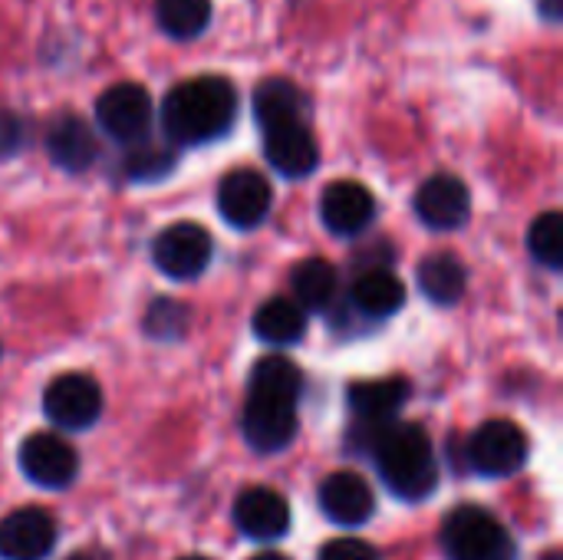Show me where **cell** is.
Wrapping results in <instances>:
<instances>
[{
    "label": "cell",
    "mask_w": 563,
    "mask_h": 560,
    "mask_svg": "<svg viewBox=\"0 0 563 560\" xmlns=\"http://www.w3.org/2000/svg\"><path fill=\"white\" fill-rule=\"evenodd\" d=\"M238 119V92L221 76H195L168 89L162 129L172 145H205L221 139Z\"/></svg>",
    "instance_id": "obj_1"
},
{
    "label": "cell",
    "mask_w": 563,
    "mask_h": 560,
    "mask_svg": "<svg viewBox=\"0 0 563 560\" xmlns=\"http://www.w3.org/2000/svg\"><path fill=\"white\" fill-rule=\"evenodd\" d=\"M373 432L369 452L379 469L383 485L402 502H422L439 485V462L432 439L422 426L412 422H386V426H363Z\"/></svg>",
    "instance_id": "obj_2"
},
{
    "label": "cell",
    "mask_w": 563,
    "mask_h": 560,
    "mask_svg": "<svg viewBox=\"0 0 563 560\" xmlns=\"http://www.w3.org/2000/svg\"><path fill=\"white\" fill-rule=\"evenodd\" d=\"M442 551L449 560H515L511 531L485 508L462 505L442 525Z\"/></svg>",
    "instance_id": "obj_3"
},
{
    "label": "cell",
    "mask_w": 563,
    "mask_h": 560,
    "mask_svg": "<svg viewBox=\"0 0 563 560\" xmlns=\"http://www.w3.org/2000/svg\"><path fill=\"white\" fill-rule=\"evenodd\" d=\"M531 455V442L521 426L508 419H492L475 429L468 439V462L485 479H508L525 469Z\"/></svg>",
    "instance_id": "obj_4"
},
{
    "label": "cell",
    "mask_w": 563,
    "mask_h": 560,
    "mask_svg": "<svg viewBox=\"0 0 563 560\" xmlns=\"http://www.w3.org/2000/svg\"><path fill=\"white\" fill-rule=\"evenodd\" d=\"M211 254H214V241L195 221L168 224L152 241V261L172 281H195V277H201L205 267L211 264Z\"/></svg>",
    "instance_id": "obj_5"
},
{
    "label": "cell",
    "mask_w": 563,
    "mask_h": 560,
    "mask_svg": "<svg viewBox=\"0 0 563 560\" xmlns=\"http://www.w3.org/2000/svg\"><path fill=\"white\" fill-rule=\"evenodd\" d=\"M241 432L254 452H280L297 436V399L271 396V393H247L241 413Z\"/></svg>",
    "instance_id": "obj_6"
},
{
    "label": "cell",
    "mask_w": 563,
    "mask_h": 560,
    "mask_svg": "<svg viewBox=\"0 0 563 560\" xmlns=\"http://www.w3.org/2000/svg\"><path fill=\"white\" fill-rule=\"evenodd\" d=\"M155 119V106L148 89L139 83H115L96 99V122L115 142H139L148 135Z\"/></svg>",
    "instance_id": "obj_7"
},
{
    "label": "cell",
    "mask_w": 563,
    "mask_h": 560,
    "mask_svg": "<svg viewBox=\"0 0 563 560\" xmlns=\"http://www.w3.org/2000/svg\"><path fill=\"white\" fill-rule=\"evenodd\" d=\"M43 413L53 426L66 432H82L96 426L102 413V389L86 373H63L43 393Z\"/></svg>",
    "instance_id": "obj_8"
},
{
    "label": "cell",
    "mask_w": 563,
    "mask_h": 560,
    "mask_svg": "<svg viewBox=\"0 0 563 560\" xmlns=\"http://www.w3.org/2000/svg\"><path fill=\"white\" fill-rule=\"evenodd\" d=\"M16 459H20V472L33 485L49 488V492H63L79 475L76 449L63 436H56V432H33V436H26Z\"/></svg>",
    "instance_id": "obj_9"
},
{
    "label": "cell",
    "mask_w": 563,
    "mask_h": 560,
    "mask_svg": "<svg viewBox=\"0 0 563 560\" xmlns=\"http://www.w3.org/2000/svg\"><path fill=\"white\" fill-rule=\"evenodd\" d=\"M271 205H274L271 182L254 168H234L218 182V211L238 231L257 228L271 215Z\"/></svg>",
    "instance_id": "obj_10"
},
{
    "label": "cell",
    "mask_w": 563,
    "mask_h": 560,
    "mask_svg": "<svg viewBox=\"0 0 563 560\" xmlns=\"http://www.w3.org/2000/svg\"><path fill=\"white\" fill-rule=\"evenodd\" d=\"M373 218H376V198L363 182L340 178L327 185V191L320 195V221L336 238L363 234L373 224Z\"/></svg>",
    "instance_id": "obj_11"
},
{
    "label": "cell",
    "mask_w": 563,
    "mask_h": 560,
    "mask_svg": "<svg viewBox=\"0 0 563 560\" xmlns=\"http://www.w3.org/2000/svg\"><path fill=\"white\" fill-rule=\"evenodd\" d=\"M416 215L432 231H455L472 215L468 185L455 175H432L416 191Z\"/></svg>",
    "instance_id": "obj_12"
},
{
    "label": "cell",
    "mask_w": 563,
    "mask_h": 560,
    "mask_svg": "<svg viewBox=\"0 0 563 560\" xmlns=\"http://www.w3.org/2000/svg\"><path fill=\"white\" fill-rule=\"evenodd\" d=\"M56 548V521L43 508H16L0 518V560H43Z\"/></svg>",
    "instance_id": "obj_13"
},
{
    "label": "cell",
    "mask_w": 563,
    "mask_h": 560,
    "mask_svg": "<svg viewBox=\"0 0 563 560\" xmlns=\"http://www.w3.org/2000/svg\"><path fill=\"white\" fill-rule=\"evenodd\" d=\"M234 525L251 541H280L290 531V505L274 488H247L234 502Z\"/></svg>",
    "instance_id": "obj_14"
},
{
    "label": "cell",
    "mask_w": 563,
    "mask_h": 560,
    "mask_svg": "<svg viewBox=\"0 0 563 560\" xmlns=\"http://www.w3.org/2000/svg\"><path fill=\"white\" fill-rule=\"evenodd\" d=\"M264 158L284 178H303L320 165V149L303 119L264 129Z\"/></svg>",
    "instance_id": "obj_15"
},
{
    "label": "cell",
    "mask_w": 563,
    "mask_h": 560,
    "mask_svg": "<svg viewBox=\"0 0 563 560\" xmlns=\"http://www.w3.org/2000/svg\"><path fill=\"white\" fill-rule=\"evenodd\" d=\"M320 508L333 525H366L376 512V495L369 482L356 472H333L320 485Z\"/></svg>",
    "instance_id": "obj_16"
},
{
    "label": "cell",
    "mask_w": 563,
    "mask_h": 560,
    "mask_svg": "<svg viewBox=\"0 0 563 560\" xmlns=\"http://www.w3.org/2000/svg\"><path fill=\"white\" fill-rule=\"evenodd\" d=\"M46 152L49 158L66 168V172H86L96 155H99V142L89 129L86 119L79 116H56L46 129Z\"/></svg>",
    "instance_id": "obj_17"
},
{
    "label": "cell",
    "mask_w": 563,
    "mask_h": 560,
    "mask_svg": "<svg viewBox=\"0 0 563 560\" xmlns=\"http://www.w3.org/2000/svg\"><path fill=\"white\" fill-rule=\"evenodd\" d=\"M409 399V383L399 376L389 380H366V383H353L346 389V403L353 409V416L360 419V426H386L396 419V413L406 406Z\"/></svg>",
    "instance_id": "obj_18"
},
{
    "label": "cell",
    "mask_w": 563,
    "mask_h": 560,
    "mask_svg": "<svg viewBox=\"0 0 563 560\" xmlns=\"http://www.w3.org/2000/svg\"><path fill=\"white\" fill-rule=\"evenodd\" d=\"M350 304L356 307V314L369 317V320H386L393 314L402 310L406 304V284L389 271V267H369L353 281L350 290Z\"/></svg>",
    "instance_id": "obj_19"
},
{
    "label": "cell",
    "mask_w": 563,
    "mask_h": 560,
    "mask_svg": "<svg viewBox=\"0 0 563 560\" xmlns=\"http://www.w3.org/2000/svg\"><path fill=\"white\" fill-rule=\"evenodd\" d=\"M254 337L267 347H294L307 337V310L294 297H271L254 314Z\"/></svg>",
    "instance_id": "obj_20"
},
{
    "label": "cell",
    "mask_w": 563,
    "mask_h": 560,
    "mask_svg": "<svg viewBox=\"0 0 563 560\" xmlns=\"http://www.w3.org/2000/svg\"><path fill=\"white\" fill-rule=\"evenodd\" d=\"M419 287L422 294L435 304V307H452L465 297L468 290V271L465 264L442 251V254H429L422 264H419Z\"/></svg>",
    "instance_id": "obj_21"
},
{
    "label": "cell",
    "mask_w": 563,
    "mask_h": 560,
    "mask_svg": "<svg viewBox=\"0 0 563 560\" xmlns=\"http://www.w3.org/2000/svg\"><path fill=\"white\" fill-rule=\"evenodd\" d=\"M340 277L336 267L323 257H307L290 271V297L303 310H327L336 300Z\"/></svg>",
    "instance_id": "obj_22"
},
{
    "label": "cell",
    "mask_w": 563,
    "mask_h": 560,
    "mask_svg": "<svg viewBox=\"0 0 563 560\" xmlns=\"http://www.w3.org/2000/svg\"><path fill=\"white\" fill-rule=\"evenodd\" d=\"M254 119L261 129H274L284 122H297L303 119V92L290 83V79H264L254 89Z\"/></svg>",
    "instance_id": "obj_23"
},
{
    "label": "cell",
    "mask_w": 563,
    "mask_h": 560,
    "mask_svg": "<svg viewBox=\"0 0 563 560\" xmlns=\"http://www.w3.org/2000/svg\"><path fill=\"white\" fill-rule=\"evenodd\" d=\"M155 20L175 40H195L211 23V0H158Z\"/></svg>",
    "instance_id": "obj_24"
},
{
    "label": "cell",
    "mask_w": 563,
    "mask_h": 560,
    "mask_svg": "<svg viewBox=\"0 0 563 560\" xmlns=\"http://www.w3.org/2000/svg\"><path fill=\"white\" fill-rule=\"evenodd\" d=\"M247 393H271V396L300 399V393H303V376H300V370H297L287 356H264V360H257L254 370H251Z\"/></svg>",
    "instance_id": "obj_25"
},
{
    "label": "cell",
    "mask_w": 563,
    "mask_h": 560,
    "mask_svg": "<svg viewBox=\"0 0 563 560\" xmlns=\"http://www.w3.org/2000/svg\"><path fill=\"white\" fill-rule=\"evenodd\" d=\"M528 251L531 257L548 267L561 271L563 267V218L561 211H544L531 221L528 228Z\"/></svg>",
    "instance_id": "obj_26"
},
{
    "label": "cell",
    "mask_w": 563,
    "mask_h": 560,
    "mask_svg": "<svg viewBox=\"0 0 563 560\" xmlns=\"http://www.w3.org/2000/svg\"><path fill=\"white\" fill-rule=\"evenodd\" d=\"M175 168V152L168 145H155L145 139L132 142V152L125 155V175L132 182H158Z\"/></svg>",
    "instance_id": "obj_27"
},
{
    "label": "cell",
    "mask_w": 563,
    "mask_h": 560,
    "mask_svg": "<svg viewBox=\"0 0 563 560\" xmlns=\"http://www.w3.org/2000/svg\"><path fill=\"white\" fill-rule=\"evenodd\" d=\"M188 320H191V314H188V307H181L178 300H155V304L145 310L142 327H145V333L155 337V340H178V337L188 330Z\"/></svg>",
    "instance_id": "obj_28"
},
{
    "label": "cell",
    "mask_w": 563,
    "mask_h": 560,
    "mask_svg": "<svg viewBox=\"0 0 563 560\" xmlns=\"http://www.w3.org/2000/svg\"><path fill=\"white\" fill-rule=\"evenodd\" d=\"M317 560H379L376 548L360 538H333L320 548Z\"/></svg>",
    "instance_id": "obj_29"
},
{
    "label": "cell",
    "mask_w": 563,
    "mask_h": 560,
    "mask_svg": "<svg viewBox=\"0 0 563 560\" xmlns=\"http://www.w3.org/2000/svg\"><path fill=\"white\" fill-rule=\"evenodd\" d=\"M20 139H23V125L16 116L10 112H0V155H10L20 149Z\"/></svg>",
    "instance_id": "obj_30"
},
{
    "label": "cell",
    "mask_w": 563,
    "mask_h": 560,
    "mask_svg": "<svg viewBox=\"0 0 563 560\" xmlns=\"http://www.w3.org/2000/svg\"><path fill=\"white\" fill-rule=\"evenodd\" d=\"M538 10H541V17H544V20L558 23V20L563 17V0H538Z\"/></svg>",
    "instance_id": "obj_31"
},
{
    "label": "cell",
    "mask_w": 563,
    "mask_h": 560,
    "mask_svg": "<svg viewBox=\"0 0 563 560\" xmlns=\"http://www.w3.org/2000/svg\"><path fill=\"white\" fill-rule=\"evenodd\" d=\"M66 560H106L99 551H76V554H69Z\"/></svg>",
    "instance_id": "obj_32"
},
{
    "label": "cell",
    "mask_w": 563,
    "mask_h": 560,
    "mask_svg": "<svg viewBox=\"0 0 563 560\" xmlns=\"http://www.w3.org/2000/svg\"><path fill=\"white\" fill-rule=\"evenodd\" d=\"M251 560H290V558H284V554H277V551H261V554H254Z\"/></svg>",
    "instance_id": "obj_33"
},
{
    "label": "cell",
    "mask_w": 563,
    "mask_h": 560,
    "mask_svg": "<svg viewBox=\"0 0 563 560\" xmlns=\"http://www.w3.org/2000/svg\"><path fill=\"white\" fill-rule=\"evenodd\" d=\"M181 560H211V558H181Z\"/></svg>",
    "instance_id": "obj_34"
}]
</instances>
